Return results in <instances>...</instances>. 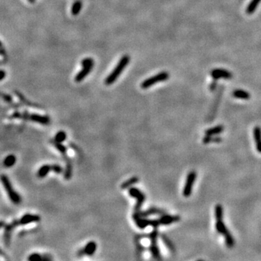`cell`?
<instances>
[{
    "mask_svg": "<svg viewBox=\"0 0 261 261\" xmlns=\"http://www.w3.org/2000/svg\"><path fill=\"white\" fill-rule=\"evenodd\" d=\"M130 62V57L128 55H124L120 59L119 62H117V65L115 66L113 71L110 73L109 76L107 77L105 81H104V84L106 85L110 86L113 84L115 81L117 80V78L120 76V75L122 73L124 70L126 68V67L128 65Z\"/></svg>",
    "mask_w": 261,
    "mask_h": 261,
    "instance_id": "obj_1",
    "label": "cell"
},
{
    "mask_svg": "<svg viewBox=\"0 0 261 261\" xmlns=\"http://www.w3.org/2000/svg\"><path fill=\"white\" fill-rule=\"evenodd\" d=\"M1 181L10 201L13 204H15V205H19V204H21L22 202L21 197L14 189L9 178L7 177L6 175H5V174H2V175L1 176Z\"/></svg>",
    "mask_w": 261,
    "mask_h": 261,
    "instance_id": "obj_2",
    "label": "cell"
},
{
    "mask_svg": "<svg viewBox=\"0 0 261 261\" xmlns=\"http://www.w3.org/2000/svg\"><path fill=\"white\" fill-rule=\"evenodd\" d=\"M159 236V231L157 228H154L150 234L148 235V237L150 240V249L152 258L155 260H161V254L160 251L159 247L157 244V238Z\"/></svg>",
    "mask_w": 261,
    "mask_h": 261,
    "instance_id": "obj_3",
    "label": "cell"
},
{
    "mask_svg": "<svg viewBox=\"0 0 261 261\" xmlns=\"http://www.w3.org/2000/svg\"><path fill=\"white\" fill-rule=\"evenodd\" d=\"M128 194L131 197L137 200V203L134 207V212L139 213L141 211V207L146 200V196L137 187H130L128 189Z\"/></svg>",
    "mask_w": 261,
    "mask_h": 261,
    "instance_id": "obj_4",
    "label": "cell"
},
{
    "mask_svg": "<svg viewBox=\"0 0 261 261\" xmlns=\"http://www.w3.org/2000/svg\"><path fill=\"white\" fill-rule=\"evenodd\" d=\"M169 78V73L166 71H163L155 75L154 76L150 77L146 80H144V81L141 84V87L143 89H149L150 87H151L152 86L155 85V84H157V83L165 81L167 79Z\"/></svg>",
    "mask_w": 261,
    "mask_h": 261,
    "instance_id": "obj_5",
    "label": "cell"
},
{
    "mask_svg": "<svg viewBox=\"0 0 261 261\" xmlns=\"http://www.w3.org/2000/svg\"><path fill=\"white\" fill-rule=\"evenodd\" d=\"M20 225L19 219H14L10 223H7L6 226L4 227V234H3V241L5 247H8L11 242V236H12V231L15 230Z\"/></svg>",
    "mask_w": 261,
    "mask_h": 261,
    "instance_id": "obj_6",
    "label": "cell"
},
{
    "mask_svg": "<svg viewBox=\"0 0 261 261\" xmlns=\"http://www.w3.org/2000/svg\"><path fill=\"white\" fill-rule=\"evenodd\" d=\"M197 178V173L194 170L190 171L187 175L186 182L183 189V195L185 197H189L192 194L193 187Z\"/></svg>",
    "mask_w": 261,
    "mask_h": 261,
    "instance_id": "obj_7",
    "label": "cell"
},
{
    "mask_svg": "<svg viewBox=\"0 0 261 261\" xmlns=\"http://www.w3.org/2000/svg\"><path fill=\"white\" fill-rule=\"evenodd\" d=\"M28 121H33L34 123H37L38 124L44 125V126H48L50 124V117L48 115H39L37 113H30L29 115Z\"/></svg>",
    "mask_w": 261,
    "mask_h": 261,
    "instance_id": "obj_8",
    "label": "cell"
},
{
    "mask_svg": "<svg viewBox=\"0 0 261 261\" xmlns=\"http://www.w3.org/2000/svg\"><path fill=\"white\" fill-rule=\"evenodd\" d=\"M41 220V217L38 215L36 214H31V213H26V214L23 215L19 219L20 225L25 226L29 223H38Z\"/></svg>",
    "mask_w": 261,
    "mask_h": 261,
    "instance_id": "obj_9",
    "label": "cell"
},
{
    "mask_svg": "<svg viewBox=\"0 0 261 261\" xmlns=\"http://www.w3.org/2000/svg\"><path fill=\"white\" fill-rule=\"evenodd\" d=\"M158 219H159L160 225L166 226L179 222L181 220V217L179 216H170V215H168L165 213V214L160 216Z\"/></svg>",
    "mask_w": 261,
    "mask_h": 261,
    "instance_id": "obj_10",
    "label": "cell"
},
{
    "mask_svg": "<svg viewBox=\"0 0 261 261\" xmlns=\"http://www.w3.org/2000/svg\"><path fill=\"white\" fill-rule=\"evenodd\" d=\"M135 213V212H134ZM137 213V214H139V216L141 217H144V218H147L148 216H153V215H162L165 214L166 213V211L164 210L161 209V208H158V207H150V208L144 211H140V212L139 213Z\"/></svg>",
    "mask_w": 261,
    "mask_h": 261,
    "instance_id": "obj_11",
    "label": "cell"
},
{
    "mask_svg": "<svg viewBox=\"0 0 261 261\" xmlns=\"http://www.w3.org/2000/svg\"><path fill=\"white\" fill-rule=\"evenodd\" d=\"M211 76L215 80H218L219 78H226L229 79L232 78V74L226 71V70L223 69H215L211 72Z\"/></svg>",
    "mask_w": 261,
    "mask_h": 261,
    "instance_id": "obj_12",
    "label": "cell"
},
{
    "mask_svg": "<svg viewBox=\"0 0 261 261\" xmlns=\"http://www.w3.org/2000/svg\"><path fill=\"white\" fill-rule=\"evenodd\" d=\"M253 137L256 145L257 151L261 153V128L255 126L253 129Z\"/></svg>",
    "mask_w": 261,
    "mask_h": 261,
    "instance_id": "obj_13",
    "label": "cell"
},
{
    "mask_svg": "<svg viewBox=\"0 0 261 261\" xmlns=\"http://www.w3.org/2000/svg\"><path fill=\"white\" fill-rule=\"evenodd\" d=\"M84 253L86 256H92L96 253L97 249V244L94 241H90L84 247Z\"/></svg>",
    "mask_w": 261,
    "mask_h": 261,
    "instance_id": "obj_14",
    "label": "cell"
},
{
    "mask_svg": "<svg viewBox=\"0 0 261 261\" xmlns=\"http://www.w3.org/2000/svg\"><path fill=\"white\" fill-rule=\"evenodd\" d=\"M92 68H93L92 67H89V66L83 67V69L81 70V71L77 73L76 77H75V81H76V82L77 83L81 82L89 74Z\"/></svg>",
    "mask_w": 261,
    "mask_h": 261,
    "instance_id": "obj_15",
    "label": "cell"
},
{
    "mask_svg": "<svg viewBox=\"0 0 261 261\" xmlns=\"http://www.w3.org/2000/svg\"><path fill=\"white\" fill-rule=\"evenodd\" d=\"M15 94L16 96L18 97V98L19 99L20 102H21V103L23 104V105L31 107H36V108H41V107L40 105H38V104H34V103H33V102H30L29 100H28L25 97L24 95H23V94H21V92H20V91H15Z\"/></svg>",
    "mask_w": 261,
    "mask_h": 261,
    "instance_id": "obj_16",
    "label": "cell"
},
{
    "mask_svg": "<svg viewBox=\"0 0 261 261\" xmlns=\"http://www.w3.org/2000/svg\"><path fill=\"white\" fill-rule=\"evenodd\" d=\"M139 179L137 176H132L130 179H128L126 181H124L121 185V188L122 189H128L130 188V187H133L134 185L137 184V183H139Z\"/></svg>",
    "mask_w": 261,
    "mask_h": 261,
    "instance_id": "obj_17",
    "label": "cell"
},
{
    "mask_svg": "<svg viewBox=\"0 0 261 261\" xmlns=\"http://www.w3.org/2000/svg\"><path fill=\"white\" fill-rule=\"evenodd\" d=\"M50 171H52V165H43L38 170L36 175L39 179H43L48 175Z\"/></svg>",
    "mask_w": 261,
    "mask_h": 261,
    "instance_id": "obj_18",
    "label": "cell"
},
{
    "mask_svg": "<svg viewBox=\"0 0 261 261\" xmlns=\"http://www.w3.org/2000/svg\"><path fill=\"white\" fill-rule=\"evenodd\" d=\"M50 142L51 144H52V146L54 147L56 149V150H58L60 154H61L62 156L68 155V147L65 146V145H64L62 143L57 142V141H55L54 139H53V140H51Z\"/></svg>",
    "mask_w": 261,
    "mask_h": 261,
    "instance_id": "obj_19",
    "label": "cell"
},
{
    "mask_svg": "<svg viewBox=\"0 0 261 261\" xmlns=\"http://www.w3.org/2000/svg\"><path fill=\"white\" fill-rule=\"evenodd\" d=\"M73 176V163L72 160H70L65 162V168L64 170V178L66 180H70Z\"/></svg>",
    "mask_w": 261,
    "mask_h": 261,
    "instance_id": "obj_20",
    "label": "cell"
},
{
    "mask_svg": "<svg viewBox=\"0 0 261 261\" xmlns=\"http://www.w3.org/2000/svg\"><path fill=\"white\" fill-rule=\"evenodd\" d=\"M16 161H17V159H16L15 155L10 154V155H8L7 157H5V159H4L3 165L7 168H11V167L14 166L15 164L16 163Z\"/></svg>",
    "mask_w": 261,
    "mask_h": 261,
    "instance_id": "obj_21",
    "label": "cell"
},
{
    "mask_svg": "<svg viewBox=\"0 0 261 261\" xmlns=\"http://www.w3.org/2000/svg\"><path fill=\"white\" fill-rule=\"evenodd\" d=\"M223 130H224L223 126H222V125H218V126H215V127H213V128H208V129H207L205 131V134H206V135L215 136V135H218V134L222 133Z\"/></svg>",
    "mask_w": 261,
    "mask_h": 261,
    "instance_id": "obj_22",
    "label": "cell"
},
{
    "mask_svg": "<svg viewBox=\"0 0 261 261\" xmlns=\"http://www.w3.org/2000/svg\"><path fill=\"white\" fill-rule=\"evenodd\" d=\"M233 96L236 98L241 99V100H249L250 98V94L247 91L242 89H237L233 92Z\"/></svg>",
    "mask_w": 261,
    "mask_h": 261,
    "instance_id": "obj_23",
    "label": "cell"
},
{
    "mask_svg": "<svg viewBox=\"0 0 261 261\" xmlns=\"http://www.w3.org/2000/svg\"><path fill=\"white\" fill-rule=\"evenodd\" d=\"M260 2L261 0H252L249 5H248L247 9H246V13L247 15H252L254 13Z\"/></svg>",
    "mask_w": 261,
    "mask_h": 261,
    "instance_id": "obj_24",
    "label": "cell"
},
{
    "mask_svg": "<svg viewBox=\"0 0 261 261\" xmlns=\"http://www.w3.org/2000/svg\"><path fill=\"white\" fill-rule=\"evenodd\" d=\"M222 141V138L216 137V135H206L203 139L204 144H209V143H220Z\"/></svg>",
    "mask_w": 261,
    "mask_h": 261,
    "instance_id": "obj_25",
    "label": "cell"
},
{
    "mask_svg": "<svg viewBox=\"0 0 261 261\" xmlns=\"http://www.w3.org/2000/svg\"><path fill=\"white\" fill-rule=\"evenodd\" d=\"M82 9V2L81 0H76L73 2L72 7H71V14L73 15L76 16L80 13Z\"/></svg>",
    "mask_w": 261,
    "mask_h": 261,
    "instance_id": "obj_26",
    "label": "cell"
},
{
    "mask_svg": "<svg viewBox=\"0 0 261 261\" xmlns=\"http://www.w3.org/2000/svg\"><path fill=\"white\" fill-rule=\"evenodd\" d=\"M223 236H224V239H225L226 244L227 247L229 248L234 247L235 244V241H234V237L232 236V234L230 233V231L228 230L226 232L223 234Z\"/></svg>",
    "mask_w": 261,
    "mask_h": 261,
    "instance_id": "obj_27",
    "label": "cell"
},
{
    "mask_svg": "<svg viewBox=\"0 0 261 261\" xmlns=\"http://www.w3.org/2000/svg\"><path fill=\"white\" fill-rule=\"evenodd\" d=\"M216 229L218 234H222V235H223L228 230H229V229L226 228V226L225 223H223V220H217L216 223Z\"/></svg>",
    "mask_w": 261,
    "mask_h": 261,
    "instance_id": "obj_28",
    "label": "cell"
},
{
    "mask_svg": "<svg viewBox=\"0 0 261 261\" xmlns=\"http://www.w3.org/2000/svg\"><path fill=\"white\" fill-rule=\"evenodd\" d=\"M215 217H216V220H223V208L221 205L218 204V205H216V207H215Z\"/></svg>",
    "mask_w": 261,
    "mask_h": 261,
    "instance_id": "obj_29",
    "label": "cell"
},
{
    "mask_svg": "<svg viewBox=\"0 0 261 261\" xmlns=\"http://www.w3.org/2000/svg\"><path fill=\"white\" fill-rule=\"evenodd\" d=\"M160 236L162 241L164 242L165 245L168 248L169 250L171 252H174V250H175V247H174L173 244L172 243L171 241L168 239V237L165 236V234H160Z\"/></svg>",
    "mask_w": 261,
    "mask_h": 261,
    "instance_id": "obj_30",
    "label": "cell"
},
{
    "mask_svg": "<svg viewBox=\"0 0 261 261\" xmlns=\"http://www.w3.org/2000/svg\"><path fill=\"white\" fill-rule=\"evenodd\" d=\"M67 139V134H66L65 131L64 130H59L58 132H57V134H55L54 137V140L57 142H60L62 143L63 141H65Z\"/></svg>",
    "mask_w": 261,
    "mask_h": 261,
    "instance_id": "obj_31",
    "label": "cell"
},
{
    "mask_svg": "<svg viewBox=\"0 0 261 261\" xmlns=\"http://www.w3.org/2000/svg\"><path fill=\"white\" fill-rule=\"evenodd\" d=\"M81 65L82 67H86V66H89V67H94V61L92 58H86L84 60H82V61L81 62Z\"/></svg>",
    "mask_w": 261,
    "mask_h": 261,
    "instance_id": "obj_32",
    "label": "cell"
},
{
    "mask_svg": "<svg viewBox=\"0 0 261 261\" xmlns=\"http://www.w3.org/2000/svg\"><path fill=\"white\" fill-rule=\"evenodd\" d=\"M29 261H40L42 260V255L38 253H34L31 254L28 258Z\"/></svg>",
    "mask_w": 261,
    "mask_h": 261,
    "instance_id": "obj_33",
    "label": "cell"
},
{
    "mask_svg": "<svg viewBox=\"0 0 261 261\" xmlns=\"http://www.w3.org/2000/svg\"><path fill=\"white\" fill-rule=\"evenodd\" d=\"M2 100H4V102H6L7 104H11L13 102V99H12V97L11 95L8 94L6 93H2Z\"/></svg>",
    "mask_w": 261,
    "mask_h": 261,
    "instance_id": "obj_34",
    "label": "cell"
},
{
    "mask_svg": "<svg viewBox=\"0 0 261 261\" xmlns=\"http://www.w3.org/2000/svg\"><path fill=\"white\" fill-rule=\"evenodd\" d=\"M52 171H53L55 173L60 174L63 171V168L60 165L58 164H52Z\"/></svg>",
    "mask_w": 261,
    "mask_h": 261,
    "instance_id": "obj_35",
    "label": "cell"
},
{
    "mask_svg": "<svg viewBox=\"0 0 261 261\" xmlns=\"http://www.w3.org/2000/svg\"><path fill=\"white\" fill-rule=\"evenodd\" d=\"M84 255H85V253H84V248H81L77 251V257H78V258H82Z\"/></svg>",
    "mask_w": 261,
    "mask_h": 261,
    "instance_id": "obj_36",
    "label": "cell"
},
{
    "mask_svg": "<svg viewBox=\"0 0 261 261\" xmlns=\"http://www.w3.org/2000/svg\"><path fill=\"white\" fill-rule=\"evenodd\" d=\"M52 257L49 254H45L42 255V260H52Z\"/></svg>",
    "mask_w": 261,
    "mask_h": 261,
    "instance_id": "obj_37",
    "label": "cell"
},
{
    "mask_svg": "<svg viewBox=\"0 0 261 261\" xmlns=\"http://www.w3.org/2000/svg\"><path fill=\"white\" fill-rule=\"evenodd\" d=\"M69 146L71 147L72 148L73 150H75V152H78V153H79V152H80V150H79L78 147L76 146V144H73V143H69Z\"/></svg>",
    "mask_w": 261,
    "mask_h": 261,
    "instance_id": "obj_38",
    "label": "cell"
},
{
    "mask_svg": "<svg viewBox=\"0 0 261 261\" xmlns=\"http://www.w3.org/2000/svg\"><path fill=\"white\" fill-rule=\"evenodd\" d=\"M216 87H217V82H216V80H215L214 79V81H213L212 84H210V89L211 91H214V90L216 89Z\"/></svg>",
    "mask_w": 261,
    "mask_h": 261,
    "instance_id": "obj_39",
    "label": "cell"
},
{
    "mask_svg": "<svg viewBox=\"0 0 261 261\" xmlns=\"http://www.w3.org/2000/svg\"><path fill=\"white\" fill-rule=\"evenodd\" d=\"M1 55L2 56H5V55H6V52H5V49L4 48V46L2 44V47H1Z\"/></svg>",
    "mask_w": 261,
    "mask_h": 261,
    "instance_id": "obj_40",
    "label": "cell"
},
{
    "mask_svg": "<svg viewBox=\"0 0 261 261\" xmlns=\"http://www.w3.org/2000/svg\"><path fill=\"white\" fill-rule=\"evenodd\" d=\"M5 76H6V72H5L4 70H2L1 71V81H2L3 79L5 78Z\"/></svg>",
    "mask_w": 261,
    "mask_h": 261,
    "instance_id": "obj_41",
    "label": "cell"
},
{
    "mask_svg": "<svg viewBox=\"0 0 261 261\" xmlns=\"http://www.w3.org/2000/svg\"><path fill=\"white\" fill-rule=\"evenodd\" d=\"M6 223H5V221H4V220H1V223H0V226H1V228H4L5 226H6Z\"/></svg>",
    "mask_w": 261,
    "mask_h": 261,
    "instance_id": "obj_42",
    "label": "cell"
},
{
    "mask_svg": "<svg viewBox=\"0 0 261 261\" xmlns=\"http://www.w3.org/2000/svg\"><path fill=\"white\" fill-rule=\"evenodd\" d=\"M28 1L29 2L31 3V4H34V3H35V2H36V0H28Z\"/></svg>",
    "mask_w": 261,
    "mask_h": 261,
    "instance_id": "obj_43",
    "label": "cell"
}]
</instances>
